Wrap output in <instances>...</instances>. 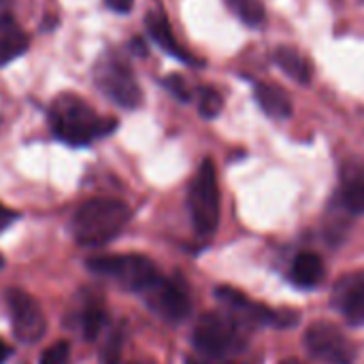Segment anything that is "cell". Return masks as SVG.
Returning a JSON list of instances; mask_svg holds the SVG:
<instances>
[{
    "mask_svg": "<svg viewBox=\"0 0 364 364\" xmlns=\"http://www.w3.org/2000/svg\"><path fill=\"white\" fill-rule=\"evenodd\" d=\"M194 350L209 360H224L243 352L245 324L228 311L203 314L192 333Z\"/></svg>",
    "mask_w": 364,
    "mask_h": 364,
    "instance_id": "obj_3",
    "label": "cell"
},
{
    "mask_svg": "<svg viewBox=\"0 0 364 364\" xmlns=\"http://www.w3.org/2000/svg\"><path fill=\"white\" fill-rule=\"evenodd\" d=\"M218 301L226 307L228 314L239 318L245 326L247 324H258V326H277V328H290L299 322L296 311H275L269 309L260 303H254L250 296L243 292L230 288V286H220L215 290Z\"/></svg>",
    "mask_w": 364,
    "mask_h": 364,
    "instance_id": "obj_8",
    "label": "cell"
},
{
    "mask_svg": "<svg viewBox=\"0 0 364 364\" xmlns=\"http://www.w3.org/2000/svg\"><path fill=\"white\" fill-rule=\"evenodd\" d=\"M2 264H4V258H2V254H0V269H2Z\"/></svg>",
    "mask_w": 364,
    "mask_h": 364,
    "instance_id": "obj_30",
    "label": "cell"
},
{
    "mask_svg": "<svg viewBox=\"0 0 364 364\" xmlns=\"http://www.w3.org/2000/svg\"><path fill=\"white\" fill-rule=\"evenodd\" d=\"M130 218L132 211L126 203L117 198H92L75 211L70 230L79 245L100 247L119 237Z\"/></svg>",
    "mask_w": 364,
    "mask_h": 364,
    "instance_id": "obj_2",
    "label": "cell"
},
{
    "mask_svg": "<svg viewBox=\"0 0 364 364\" xmlns=\"http://www.w3.org/2000/svg\"><path fill=\"white\" fill-rule=\"evenodd\" d=\"M145 28H147V34L151 36V41L162 49L166 51L168 55L181 60V62H196L175 38L173 34V28H171V21L166 17V13L158 6V9H151L147 11L145 15Z\"/></svg>",
    "mask_w": 364,
    "mask_h": 364,
    "instance_id": "obj_12",
    "label": "cell"
},
{
    "mask_svg": "<svg viewBox=\"0 0 364 364\" xmlns=\"http://www.w3.org/2000/svg\"><path fill=\"white\" fill-rule=\"evenodd\" d=\"M87 269L94 275L109 277L130 292L143 294L162 273L158 267L141 254H102L87 260Z\"/></svg>",
    "mask_w": 364,
    "mask_h": 364,
    "instance_id": "obj_4",
    "label": "cell"
},
{
    "mask_svg": "<svg viewBox=\"0 0 364 364\" xmlns=\"http://www.w3.org/2000/svg\"><path fill=\"white\" fill-rule=\"evenodd\" d=\"M4 301H6L15 339L21 343H36L47 328L41 305L34 301V296H30L19 288H9L4 292Z\"/></svg>",
    "mask_w": 364,
    "mask_h": 364,
    "instance_id": "obj_9",
    "label": "cell"
},
{
    "mask_svg": "<svg viewBox=\"0 0 364 364\" xmlns=\"http://www.w3.org/2000/svg\"><path fill=\"white\" fill-rule=\"evenodd\" d=\"M275 62L290 79H294L303 85H307L311 81V64L307 62V58L301 51H296L292 47H279L275 51Z\"/></svg>",
    "mask_w": 364,
    "mask_h": 364,
    "instance_id": "obj_17",
    "label": "cell"
},
{
    "mask_svg": "<svg viewBox=\"0 0 364 364\" xmlns=\"http://www.w3.org/2000/svg\"><path fill=\"white\" fill-rule=\"evenodd\" d=\"M47 119L53 136L73 147L90 145L102 136H109L117 128V119L98 115L75 94L58 96L49 107Z\"/></svg>",
    "mask_w": 364,
    "mask_h": 364,
    "instance_id": "obj_1",
    "label": "cell"
},
{
    "mask_svg": "<svg viewBox=\"0 0 364 364\" xmlns=\"http://www.w3.org/2000/svg\"><path fill=\"white\" fill-rule=\"evenodd\" d=\"M337 200L354 215L364 213V171H350L343 175Z\"/></svg>",
    "mask_w": 364,
    "mask_h": 364,
    "instance_id": "obj_16",
    "label": "cell"
},
{
    "mask_svg": "<svg viewBox=\"0 0 364 364\" xmlns=\"http://www.w3.org/2000/svg\"><path fill=\"white\" fill-rule=\"evenodd\" d=\"M279 364H305V363H301L299 358H286V360H282Z\"/></svg>",
    "mask_w": 364,
    "mask_h": 364,
    "instance_id": "obj_29",
    "label": "cell"
},
{
    "mask_svg": "<svg viewBox=\"0 0 364 364\" xmlns=\"http://www.w3.org/2000/svg\"><path fill=\"white\" fill-rule=\"evenodd\" d=\"M141 296L145 299V303L149 305L151 311H156L160 318H164L168 322L186 320L192 309L188 290L179 282L168 279L164 275H160Z\"/></svg>",
    "mask_w": 364,
    "mask_h": 364,
    "instance_id": "obj_10",
    "label": "cell"
},
{
    "mask_svg": "<svg viewBox=\"0 0 364 364\" xmlns=\"http://www.w3.org/2000/svg\"><path fill=\"white\" fill-rule=\"evenodd\" d=\"M11 354H13V350H11V348H9V346H6V343L0 339V364L6 363V360L11 358Z\"/></svg>",
    "mask_w": 364,
    "mask_h": 364,
    "instance_id": "obj_26",
    "label": "cell"
},
{
    "mask_svg": "<svg viewBox=\"0 0 364 364\" xmlns=\"http://www.w3.org/2000/svg\"><path fill=\"white\" fill-rule=\"evenodd\" d=\"M224 109V98L218 90L213 87H200L198 90V113L205 119H213L222 113Z\"/></svg>",
    "mask_w": 364,
    "mask_h": 364,
    "instance_id": "obj_20",
    "label": "cell"
},
{
    "mask_svg": "<svg viewBox=\"0 0 364 364\" xmlns=\"http://www.w3.org/2000/svg\"><path fill=\"white\" fill-rule=\"evenodd\" d=\"M130 47H132V51L139 53V55H145V53H147V51H145V43H143L141 38H132V41H130Z\"/></svg>",
    "mask_w": 364,
    "mask_h": 364,
    "instance_id": "obj_27",
    "label": "cell"
},
{
    "mask_svg": "<svg viewBox=\"0 0 364 364\" xmlns=\"http://www.w3.org/2000/svg\"><path fill=\"white\" fill-rule=\"evenodd\" d=\"M38 364H70V346L66 341H55L41 354Z\"/></svg>",
    "mask_w": 364,
    "mask_h": 364,
    "instance_id": "obj_22",
    "label": "cell"
},
{
    "mask_svg": "<svg viewBox=\"0 0 364 364\" xmlns=\"http://www.w3.org/2000/svg\"><path fill=\"white\" fill-rule=\"evenodd\" d=\"M188 207L192 226L198 237H211L220 224V186L215 164L207 158L198 166L190 192H188Z\"/></svg>",
    "mask_w": 364,
    "mask_h": 364,
    "instance_id": "obj_5",
    "label": "cell"
},
{
    "mask_svg": "<svg viewBox=\"0 0 364 364\" xmlns=\"http://www.w3.org/2000/svg\"><path fill=\"white\" fill-rule=\"evenodd\" d=\"M186 364H226L222 360H209V358H188Z\"/></svg>",
    "mask_w": 364,
    "mask_h": 364,
    "instance_id": "obj_28",
    "label": "cell"
},
{
    "mask_svg": "<svg viewBox=\"0 0 364 364\" xmlns=\"http://www.w3.org/2000/svg\"><path fill=\"white\" fill-rule=\"evenodd\" d=\"M254 96L256 102L260 105V109L273 117V119H286L292 115V100L288 96V92L279 85L273 83H256L254 87Z\"/></svg>",
    "mask_w": 364,
    "mask_h": 364,
    "instance_id": "obj_14",
    "label": "cell"
},
{
    "mask_svg": "<svg viewBox=\"0 0 364 364\" xmlns=\"http://www.w3.org/2000/svg\"><path fill=\"white\" fill-rule=\"evenodd\" d=\"M77 318H79L81 335H83L87 341H94L98 335H102V331H105V326H107V322H109L105 307H102L98 301H94V299L83 301V305H81Z\"/></svg>",
    "mask_w": 364,
    "mask_h": 364,
    "instance_id": "obj_18",
    "label": "cell"
},
{
    "mask_svg": "<svg viewBox=\"0 0 364 364\" xmlns=\"http://www.w3.org/2000/svg\"><path fill=\"white\" fill-rule=\"evenodd\" d=\"M226 2L247 26H260L264 21V4L260 0H226Z\"/></svg>",
    "mask_w": 364,
    "mask_h": 364,
    "instance_id": "obj_19",
    "label": "cell"
},
{
    "mask_svg": "<svg viewBox=\"0 0 364 364\" xmlns=\"http://www.w3.org/2000/svg\"><path fill=\"white\" fill-rule=\"evenodd\" d=\"M30 38L11 13L0 15V66L21 58L28 51Z\"/></svg>",
    "mask_w": 364,
    "mask_h": 364,
    "instance_id": "obj_13",
    "label": "cell"
},
{
    "mask_svg": "<svg viewBox=\"0 0 364 364\" xmlns=\"http://www.w3.org/2000/svg\"><path fill=\"white\" fill-rule=\"evenodd\" d=\"M94 83L111 102L122 109H136L143 102V90L132 68L117 53L107 51L96 60Z\"/></svg>",
    "mask_w": 364,
    "mask_h": 364,
    "instance_id": "obj_6",
    "label": "cell"
},
{
    "mask_svg": "<svg viewBox=\"0 0 364 364\" xmlns=\"http://www.w3.org/2000/svg\"><path fill=\"white\" fill-rule=\"evenodd\" d=\"M290 277L299 288H316L324 279V262L316 252H301L290 267Z\"/></svg>",
    "mask_w": 364,
    "mask_h": 364,
    "instance_id": "obj_15",
    "label": "cell"
},
{
    "mask_svg": "<svg viewBox=\"0 0 364 364\" xmlns=\"http://www.w3.org/2000/svg\"><path fill=\"white\" fill-rule=\"evenodd\" d=\"M335 307L348 324L364 326V271L346 275L335 286Z\"/></svg>",
    "mask_w": 364,
    "mask_h": 364,
    "instance_id": "obj_11",
    "label": "cell"
},
{
    "mask_svg": "<svg viewBox=\"0 0 364 364\" xmlns=\"http://www.w3.org/2000/svg\"><path fill=\"white\" fill-rule=\"evenodd\" d=\"M122 358V337L117 333H113L105 346H102V352H100V363L102 364H119Z\"/></svg>",
    "mask_w": 364,
    "mask_h": 364,
    "instance_id": "obj_23",
    "label": "cell"
},
{
    "mask_svg": "<svg viewBox=\"0 0 364 364\" xmlns=\"http://www.w3.org/2000/svg\"><path fill=\"white\" fill-rule=\"evenodd\" d=\"M17 220H19V213L15 209H11V207H6V205L0 203V232H4Z\"/></svg>",
    "mask_w": 364,
    "mask_h": 364,
    "instance_id": "obj_24",
    "label": "cell"
},
{
    "mask_svg": "<svg viewBox=\"0 0 364 364\" xmlns=\"http://www.w3.org/2000/svg\"><path fill=\"white\" fill-rule=\"evenodd\" d=\"M305 346L311 358L322 364H354L358 352L354 341L333 322H314L305 333Z\"/></svg>",
    "mask_w": 364,
    "mask_h": 364,
    "instance_id": "obj_7",
    "label": "cell"
},
{
    "mask_svg": "<svg viewBox=\"0 0 364 364\" xmlns=\"http://www.w3.org/2000/svg\"><path fill=\"white\" fill-rule=\"evenodd\" d=\"M107 6L115 13H128L134 4V0H105Z\"/></svg>",
    "mask_w": 364,
    "mask_h": 364,
    "instance_id": "obj_25",
    "label": "cell"
},
{
    "mask_svg": "<svg viewBox=\"0 0 364 364\" xmlns=\"http://www.w3.org/2000/svg\"><path fill=\"white\" fill-rule=\"evenodd\" d=\"M162 85L171 92V96H175L179 102H190L192 100V90H190V85L186 83V79L181 77V75H166L164 79H162Z\"/></svg>",
    "mask_w": 364,
    "mask_h": 364,
    "instance_id": "obj_21",
    "label": "cell"
}]
</instances>
